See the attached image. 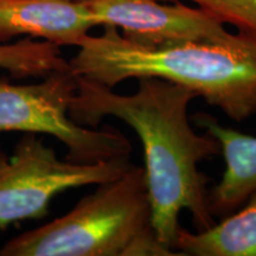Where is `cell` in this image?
Wrapping results in <instances>:
<instances>
[{
    "label": "cell",
    "instance_id": "3",
    "mask_svg": "<svg viewBox=\"0 0 256 256\" xmlns=\"http://www.w3.org/2000/svg\"><path fill=\"white\" fill-rule=\"evenodd\" d=\"M2 256H176L151 224L144 168L98 184L66 215L6 242Z\"/></svg>",
    "mask_w": 256,
    "mask_h": 256
},
{
    "label": "cell",
    "instance_id": "4",
    "mask_svg": "<svg viewBox=\"0 0 256 256\" xmlns=\"http://www.w3.org/2000/svg\"><path fill=\"white\" fill-rule=\"evenodd\" d=\"M76 90L78 78L70 68L28 84L0 80V133L51 136L66 147V159L80 164L130 156L132 144L120 130L86 128L70 118L69 108Z\"/></svg>",
    "mask_w": 256,
    "mask_h": 256
},
{
    "label": "cell",
    "instance_id": "1",
    "mask_svg": "<svg viewBox=\"0 0 256 256\" xmlns=\"http://www.w3.org/2000/svg\"><path fill=\"white\" fill-rule=\"evenodd\" d=\"M78 78V90L69 108L81 126L96 128L102 119L116 118L138 134L145 158V179L151 224L156 238L174 250L182 211L190 212L197 230L215 222L208 203L206 174L198 164L220 153L209 133L200 134L188 119V106L198 95L183 86L158 78H138L130 95Z\"/></svg>",
    "mask_w": 256,
    "mask_h": 256
},
{
    "label": "cell",
    "instance_id": "7",
    "mask_svg": "<svg viewBox=\"0 0 256 256\" xmlns=\"http://www.w3.org/2000/svg\"><path fill=\"white\" fill-rule=\"evenodd\" d=\"M94 16L82 0H0V43L26 36L58 46H78Z\"/></svg>",
    "mask_w": 256,
    "mask_h": 256
},
{
    "label": "cell",
    "instance_id": "5",
    "mask_svg": "<svg viewBox=\"0 0 256 256\" xmlns=\"http://www.w3.org/2000/svg\"><path fill=\"white\" fill-rule=\"evenodd\" d=\"M130 156L80 164L60 160L34 133H25L14 154L0 165V230L49 214L51 202L70 188L98 185L132 168Z\"/></svg>",
    "mask_w": 256,
    "mask_h": 256
},
{
    "label": "cell",
    "instance_id": "9",
    "mask_svg": "<svg viewBox=\"0 0 256 256\" xmlns=\"http://www.w3.org/2000/svg\"><path fill=\"white\" fill-rule=\"evenodd\" d=\"M174 250L184 256H256V191L241 210L208 229L191 232L179 228Z\"/></svg>",
    "mask_w": 256,
    "mask_h": 256
},
{
    "label": "cell",
    "instance_id": "12",
    "mask_svg": "<svg viewBox=\"0 0 256 256\" xmlns=\"http://www.w3.org/2000/svg\"><path fill=\"white\" fill-rule=\"evenodd\" d=\"M6 159H8V156H6V153L4 152V150L2 148V145H0V165H2Z\"/></svg>",
    "mask_w": 256,
    "mask_h": 256
},
{
    "label": "cell",
    "instance_id": "11",
    "mask_svg": "<svg viewBox=\"0 0 256 256\" xmlns=\"http://www.w3.org/2000/svg\"><path fill=\"white\" fill-rule=\"evenodd\" d=\"M224 24L256 38V0H190Z\"/></svg>",
    "mask_w": 256,
    "mask_h": 256
},
{
    "label": "cell",
    "instance_id": "6",
    "mask_svg": "<svg viewBox=\"0 0 256 256\" xmlns=\"http://www.w3.org/2000/svg\"><path fill=\"white\" fill-rule=\"evenodd\" d=\"M98 26H113L127 40L144 46L185 42H220L232 36L224 23L204 8L176 0H82Z\"/></svg>",
    "mask_w": 256,
    "mask_h": 256
},
{
    "label": "cell",
    "instance_id": "13",
    "mask_svg": "<svg viewBox=\"0 0 256 256\" xmlns=\"http://www.w3.org/2000/svg\"><path fill=\"white\" fill-rule=\"evenodd\" d=\"M164 2H176V0H164Z\"/></svg>",
    "mask_w": 256,
    "mask_h": 256
},
{
    "label": "cell",
    "instance_id": "8",
    "mask_svg": "<svg viewBox=\"0 0 256 256\" xmlns=\"http://www.w3.org/2000/svg\"><path fill=\"white\" fill-rule=\"evenodd\" d=\"M192 121L220 144L226 170L222 178L208 192V203L212 216H228L242 206L256 191V136L220 124L206 113L194 114Z\"/></svg>",
    "mask_w": 256,
    "mask_h": 256
},
{
    "label": "cell",
    "instance_id": "2",
    "mask_svg": "<svg viewBox=\"0 0 256 256\" xmlns=\"http://www.w3.org/2000/svg\"><path fill=\"white\" fill-rule=\"evenodd\" d=\"M68 60L76 76L113 88L130 78H158L183 86L243 122L256 114V38L244 32L220 42L144 46L104 26Z\"/></svg>",
    "mask_w": 256,
    "mask_h": 256
},
{
    "label": "cell",
    "instance_id": "10",
    "mask_svg": "<svg viewBox=\"0 0 256 256\" xmlns=\"http://www.w3.org/2000/svg\"><path fill=\"white\" fill-rule=\"evenodd\" d=\"M66 68L69 62L60 54V46L50 42L25 37L14 43H0V69L16 78H42Z\"/></svg>",
    "mask_w": 256,
    "mask_h": 256
}]
</instances>
